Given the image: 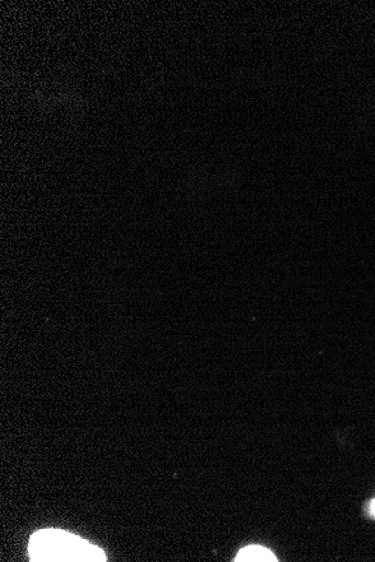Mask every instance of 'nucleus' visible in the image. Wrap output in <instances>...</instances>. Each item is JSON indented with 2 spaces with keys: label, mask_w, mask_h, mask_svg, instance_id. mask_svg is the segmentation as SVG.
<instances>
[{
  "label": "nucleus",
  "mask_w": 375,
  "mask_h": 562,
  "mask_svg": "<svg viewBox=\"0 0 375 562\" xmlns=\"http://www.w3.org/2000/svg\"><path fill=\"white\" fill-rule=\"evenodd\" d=\"M29 554L38 562H104L106 555L75 534L58 529H45L32 534Z\"/></svg>",
  "instance_id": "nucleus-1"
},
{
  "label": "nucleus",
  "mask_w": 375,
  "mask_h": 562,
  "mask_svg": "<svg viewBox=\"0 0 375 562\" xmlns=\"http://www.w3.org/2000/svg\"><path fill=\"white\" fill-rule=\"evenodd\" d=\"M235 561L238 562H275L277 560V557L272 554L270 550H267V548H263L261 546H248L244 548V549L239 552V555L236 556Z\"/></svg>",
  "instance_id": "nucleus-2"
},
{
  "label": "nucleus",
  "mask_w": 375,
  "mask_h": 562,
  "mask_svg": "<svg viewBox=\"0 0 375 562\" xmlns=\"http://www.w3.org/2000/svg\"><path fill=\"white\" fill-rule=\"evenodd\" d=\"M370 512L375 517V499L372 501L371 505H370Z\"/></svg>",
  "instance_id": "nucleus-3"
}]
</instances>
